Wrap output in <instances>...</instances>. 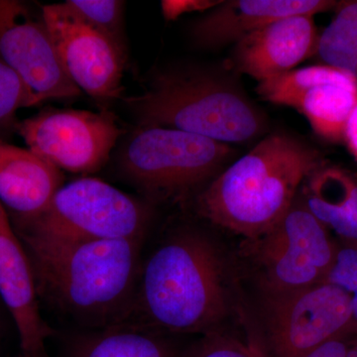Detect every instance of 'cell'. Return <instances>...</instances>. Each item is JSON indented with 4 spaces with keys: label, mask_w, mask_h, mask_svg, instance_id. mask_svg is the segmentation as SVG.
Instances as JSON below:
<instances>
[{
    "label": "cell",
    "mask_w": 357,
    "mask_h": 357,
    "mask_svg": "<svg viewBox=\"0 0 357 357\" xmlns=\"http://www.w3.org/2000/svg\"><path fill=\"white\" fill-rule=\"evenodd\" d=\"M20 239L31 264L40 307L44 305L79 331L128 323L144 241Z\"/></svg>",
    "instance_id": "6da1fadb"
},
{
    "label": "cell",
    "mask_w": 357,
    "mask_h": 357,
    "mask_svg": "<svg viewBox=\"0 0 357 357\" xmlns=\"http://www.w3.org/2000/svg\"><path fill=\"white\" fill-rule=\"evenodd\" d=\"M222 260L202 231L178 229L141 262L124 325L166 335H208L227 312Z\"/></svg>",
    "instance_id": "7a4b0ae2"
},
{
    "label": "cell",
    "mask_w": 357,
    "mask_h": 357,
    "mask_svg": "<svg viewBox=\"0 0 357 357\" xmlns=\"http://www.w3.org/2000/svg\"><path fill=\"white\" fill-rule=\"evenodd\" d=\"M321 167V155L307 143L270 134L199 192L197 211L230 231L260 238L285 217L303 183Z\"/></svg>",
    "instance_id": "3957f363"
},
{
    "label": "cell",
    "mask_w": 357,
    "mask_h": 357,
    "mask_svg": "<svg viewBox=\"0 0 357 357\" xmlns=\"http://www.w3.org/2000/svg\"><path fill=\"white\" fill-rule=\"evenodd\" d=\"M140 126L178 129L218 142L261 135L266 117L236 84L197 69L159 73L141 95L123 98Z\"/></svg>",
    "instance_id": "277c9868"
},
{
    "label": "cell",
    "mask_w": 357,
    "mask_h": 357,
    "mask_svg": "<svg viewBox=\"0 0 357 357\" xmlns=\"http://www.w3.org/2000/svg\"><path fill=\"white\" fill-rule=\"evenodd\" d=\"M149 204L107 184L83 177L64 184L41 213L13 222L20 238L46 241H144Z\"/></svg>",
    "instance_id": "5b68a950"
},
{
    "label": "cell",
    "mask_w": 357,
    "mask_h": 357,
    "mask_svg": "<svg viewBox=\"0 0 357 357\" xmlns=\"http://www.w3.org/2000/svg\"><path fill=\"white\" fill-rule=\"evenodd\" d=\"M234 153L230 144L197 134L140 126L121 148L119 166L148 199H181L215 177Z\"/></svg>",
    "instance_id": "8992f818"
},
{
    "label": "cell",
    "mask_w": 357,
    "mask_h": 357,
    "mask_svg": "<svg viewBox=\"0 0 357 357\" xmlns=\"http://www.w3.org/2000/svg\"><path fill=\"white\" fill-rule=\"evenodd\" d=\"M262 357H303L333 338L352 333L349 296L328 283L266 294Z\"/></svg>",
    "instance_id": "52a82bcc"
},
{
    "label": "cell",
    "mask_w": 357,
    "mask_h": 357,
    "mask_svg": "<svg viewBox=\"0 0 357 357\" xmlns=\"http://www.w3.org/2000/svg\"><path fill=\"white\" fill-rule=\"evenodd\" d=\"M15 132L61 171L88 175L105 167L124 130L107 110L48 109L18 121Z\"/></svg>",
    "instance_id": "ba28073f"
},
{
    "label": "cell",
    "mask_w": 357,
    "mask_h": 357,
    "mask_svg": "<svg viewBox=\"0 0 357 357\" xmlns=\"http://www.w3.org/2000/svg\"><path fill=\"white\" fill-rule=\"evenodd\" d=\"M257 241L265 294L293 292L326 282L338 248L331 232L297 199Z\"/></svg>",
    "instance_id": "9c48e42d"
},
{
    "label": "cell",
    "mask_w": 357,
    "mask_h": 357,
    "mask_svg": "<svg viewBox=\"0 0 357 357\" xmlns=\"http://www.w3.org/2000/svg\"><path fill=\"white\" fill-rule=\"evenodd\" d=\"M0 60L24 83L34 107L81 95L61 63L41 10L26 2L0 0Z\"/></svg>",
    "instance_id": "30bf717a"
},
{
    "label": "cell",
    "mask_w": 357,
    "mask_h": 357,
    "mask_svg": "<svg viewBox=\"0 0 357 357\" xmlns=\"http://www.w3.org/2000/svg\"><path fill=\"white\" fill-rule=\"evenodd\" d=\"M256 93L297 110L321 137L340 142L357 105V79L331 66H310L258 83Z\"/></svg>",
    "instance_id": "8fae6325"
},
{
    "label": "cell",
    "mask_w": 357,
    "mask_h": 357,
    "mask_svg": "<svg viewBox=\"0 0 357 357\" xmlns=\"http://www.w3.org/2000/svg\"><path fill=\"white\" fill-rule=\"evenodd\" d=\"M40 7L61 63L73 83L95 100L121 98L128 56L65 2Z\"/></svg>",
    "instance_id": "7c38bea8"
},
{
    "label": "cell",
    "mask_w": 357,
    "mask_h": 357,
    "mask_svg": "<svg viewBox=\"0 0 357 357\" xmlns=\"http://www.w3.org/2000/svg\"><path fill=\"white\" fill-rule=\"evenodd\" d=\"M0 299L13 317L21 354L48 357L46 342L53 328L43 319L31 264L6 208L0 203Z\"/></svg>",
    "instance_id": "4fadbf2b"
},
{
    "label": "cell",
    "mask_w": 357,
    "mask_h": 357,
    "mask_svg": "<svg viewBox=\"0 0 357 357\" xmlns=\"http://www.w3.org/2000/svg\"><path fill=\"white\" fill-rule=\"evenodd\" d=\"M319 36L314 16H287L237 42L232 60L237 70L261 83L295 70L314 55Z\"/></svg>",
    "instance_id": "5bb4252c"
},
{
    "label": "cell",
    "mask_w": 357,
    "mask_h": 357,
    "mask_svg": "<svg viewBox=\"0 0 357 357\" xmlns=\"http://www.w3.org/2000/svg\"><path fill=\"white\" fill-rule=\"evenodd\" d=\"M331 0H229L208 11L192 26L195 43L218 48L237 43L269 23L297 14L325 13L337 6Z\"/></svg>",
    "instance_id": "9a60e30c"
},
{
    "label": "cell",
    "mask_w": 357,
    "mask_h": 357,
    "mask_svg": "<svg viewBox=\"0 0 357 357\" xmlns=\"http://www.w3.org/2000/svg\"><path fill=\"white\" fill-rule=\"evenodd\" d=\"M63 185L64 174L57 167L0 139V203L11 222L38 215Z\"/></svg>",
    "instance_id": "2e32d148"
},
{
    "label": "cell",
    "mask_w": 357,
    "mask_h": 357,
    "mask_svg": "<svg viewBox=\"0 0 357 357\" xmlns=\"http://www.w3.org/2000/svg\"><path fill=\"white\" fill-rule=\"evenodd\" d=\"M302 202L342 244L357 245V178L351 174L321 167L307 178Z\"/></svg>",
    "instance_id": "e0dca14e"
},
{
    "label": "cell",
    "mask_w": 357,
    "mask_h": 357,
    "mask_svg": "<svg viewBox=\"0 0 357 357\" xmlns=\"http://www.w3.org/2000/svg\"><path fill=\"white\" fill-rule=\"evenodd\" d=\"M169 335L129 325L79 331L66 340L61 357H187Z\"/></svg>",
    "instance_id": "ac0fdd59"
},
{
    "label": "cell",
    "mask_w": 357,
    "mask_h": 357,
    "mask_svg": "<svg viewBox=\"0 0 357 357\" xmlns=\"http://www.w3.org/2000/svg\"><path fill=\"white\" fill-rule=\"evenodd\" d=\"M335 17L319 34L316 53L331 66L357 79V0L337 2Z\"/></svg>",
    "instance_id": "d6986e66"
},
{
    "label": "cell",
    "mask_w": 357,
    "mask_h": 357,
    "mask_svg": "<svg viewBox=\"0 0 357 357\" xmlns=\"http://www.w3.org/2000/svg\"><path fill=\"white\" fill-rule=\"evenodd\" d=\"M84 22L107 37L128 56L123 15L126 2L121 0H68L65 2Z\"/></svg>",
    "instance_id": "ffe728a7"
},
{
    "label": "cell",
    "mask_w": 357,
    "mask_h": 357,
    "mask_svg": "<svg viewBox=\"0 0 357 357\" xmlns=\"http://www.w3.org/2000/svg\"><path fill=\"white\" fill-rule=\"evenodd\" d=\"M32 107L34 103L24 83L0 60V139L15 131L18 110Z\"/></svg>",
    "instance_id": "44dd1931"
},
{
    "label": "cell",
    "mask_w": 357,
    "mask_h": 357,
    "mask_svg": "<svg viewBox=\"0 0 357 357\" xmlns=\"http://www.w3.org/2000/svg\"><path fill=\"white\" fill-rule=\"evenodd\" d=\"M326 282L344 290L349 299L357 298V245H338L335 262Z\"/></svg>",
    "instance_id": "7402d4cb"
},
{
    "label": "cell",
    "mask_w": 357,
    "mask_h": 357,
    "mask_svg": "<svg viewBox=\"0 0 357 357\" xmlns=\"http://www.w3.org/2000/svg\"><path fill=\"white\" fill-rule=\"evenodd\" d=\"M187 357H262L255 347H248L236 342L206 335V340L188 352Z\"/></svg>",
    "instance_id": "603a6c76"
},
{
    "label": "cell",
    "mask_w": 357,
    "mask_h": 357,
    "mask_svg": "<svg viewBox=\"0 0 357 357\" xmlns=\"http://www.w3.org/2000/svg\"><path fill=\"white\" fill-rule=\"evenodd\" d=\"M223 0H168L162 1V10L167 20H174L182 14L210 11Z\"/></svg>",
    "instance_id": "cb8c5ba5"
},
{
    "label": "cell",
    "mask_w": 357,
    "mask_h": 357,
    "mask_svg": "<svg viewBox=\"0 0 357 357\" xmlns=\"http://www.w3.org/2000/svg\"><path fill=\"white\" fill-rule=\"evenodd\" d=\"M357 342V335L333 338L303 357H349Z\"/></svg>",
    "instance_id": "d4e9b609"
},
{
    "label": "cell",
    "mask_w": 357,
    "mask_h": 357,
    "mask_svg": "<svg viewBox=\"0 0 357 357\" xmlns=\"http://www.w3.org/2000/svg\"><path fill=\"white\" fill-rule=\"evenodd\" d=\"M344 141L347 142V147L352 154V156L357 161V105L354 107L347 121V128H345Z\"/></svg>",
    "instance_id": "484cf974"
},
{
    "label": "cell",
    "mask_w": 357,
    "mask_h": 357,
    "mask_svg": "<svg viewBox=\"0 0 357 357\" xmlns=\"http://www.w3.org/2000/svg\"><path fill=\"white\" fill-rule=\"evenodd\" d=\"M349 357H357V342L356 347H354V349H352L351 354H349Z\"/></svg>",
    "instance_id": "4316f807"
},
{
    "label": "cell",
    "mask_w": 357,
    "mask_h": 357,
    "mask_svg": "<svg viewBox=\"0 0 357 357\" xmlns=\"http://www.w3.org/2000/svg\"><path fill=\"white\" fill-rule=\"evenodd\" d=\"M16 357H29V356H25V354H21L20 356H16Z\"/></svg>",
    "instance_id": "83f0119b"
},
{
    "label": "cell",
    "mask_w": 357,
    "mask_h": 357,
    "mask_svg": "<svg viewBox=\"0 0 357 357\" xmlns=\"http://www.w3.org/2000/svg\"><path fill=\"white\" fill-rule=\"evenodd\" d=\"M0 331H1V330H0Z\"/></svg>",
    "instance_id": "f1b7e54d"
}]
</instances>
